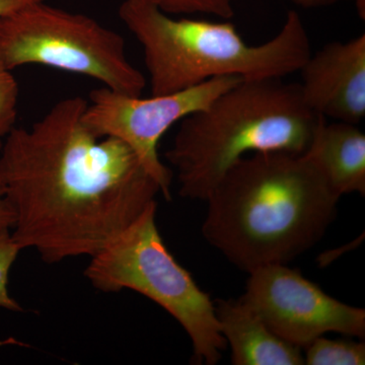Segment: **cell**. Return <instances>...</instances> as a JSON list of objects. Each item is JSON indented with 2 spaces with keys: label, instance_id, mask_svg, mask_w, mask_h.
I'll return each instance as SVG.
<instances>
[{
  "label": "cell",
  "instance_id": "6da1fadb",
  "mask_svg": "<svg viewBox=\"0 0 365 365\" xmlns=\"http://www.w3.org/2000/svg\"><path fill=\"white\" fill-rule=\"evenodd\" d=\"M86 106L63 98L31 128L14 127L0 148L13 239L48 264L100 253L160 193L126 143L88 128Z\"/></svg>",
  "mask_w": 365,
  "mask_h": 365
},
{
  "label": "cell",
  "instance_id": "7a4b0ae2",
  "mask_svg": "<svg viewBox=\"0 0 365 365\" xmlns=\"http://www.w3.org/2000/svg\"><path fill=\"white\" fill-rule=\"evenodd\" d=\"M340 197L304 155L253 153L206 199V241L247 273L287 264L321 241Z\"/></svg>",
  "mask_w": 365,
  "mask_h": 365
},
{
  "label": "cell",
  "instance_id": "3957f363",
  "mask_svg": "<svg viewBox=\"0 0 365 365\" xmlns=\"http://www.w3.org/2000/svg\"><path fill=\"white\" fill-rule=\"evenodd\" d=\"M319 117L302 100L299 83L242 81L180 122L165 153L180 195L206 201L225 173L253 153L304 155Z\"/></svg>",
  "mask_w": 365,
  "mask_h": 365
},
{
  "label": "cell",
  "instance_id": "277c9868",
  "mask_svg": "<svg viewBox=\"0 0 365 365\" xmlns=\"http://www.w3.org/2000/svg\"><path fill=\"white\" fill-rule=\"evenodd\" d=\"M119 18L143 50L151 96L176 93L222 76L244 81L284 78L311 55L309 34L299 13L260 45H250L228 20L175 18L148 0H123Z\"/></svg>",
  "mask_w": 365,
  "mask_h": 365
},
{
  "label": "cell",
  "instance_id": "5b68a950",
  "mask_svg": "<svg viewBox=\"0 0 365 365\" xmlns=\"http://www.w3.org/2000/svg\"><path fill=\"white\" fill-rule=\"evenodd\" d=\"M150 204L100 253L91 257L86 277L96 289H130L162 307L188 334L197 364L215 365L227 349L215 302L196 284L165 246Z\"/></svg>",
  "mask_w": 365,
  "mask_h": 365
},
{
  "label": "cell",
  "instance_id": "8992f818",
  "mask_svg": "<svg viewBox=\"0 0 365 365\" xmlns=\"http://www.w3.org/2000/svg\"><path fill=\"white\" fill-rule=\"evenodd\" d=\"M0 59L7 69L43 66L100 81L140 97L146 86L120 34L86 14L35 2L0 19Z\"/></svg>",
  "mask_w": 365,
  "mask_h": 365
},
{
  "label": "cell",
  "instance_id": "52a82bcc",
  "mask_svg": "<svg viewBox=\"0 0 365 365\" xmlns=\"http://www.w3.org/2000/svg\"><path fill=\"white\" fill-rule=\"evenodd\" d=\"M237 76H222L176 93L131 97L102 86L91 91L83 120L98 137H114L135 153L144 170L170 199L173 173L158 155V143L173 125L202 111L218 96L241 83Z\"/></svg>",
  "mask_w": 365,
  "mask_h": 365
},
{
  "label": "cell",
  "instance_id": "ba28073f",
  "mask_svg": "<svg viewBox=\"0 0 365 365\" xmlns=\"http://www.w3.org/2000/svg\"><path fill=\"white\" fill-rule=\"evenodd\" d=\"M249 274L242 299L281 339L302 350L327 333L365 337V311L334 299L287 264Z\"/></svg>",
  "mask_w": 365,
  "mask_h": 365
},
{
  "label": "cell",
  "instance_id": "9c48e42d",
  "mask_svg": "<svg viewBox=\"0 0 365 365\" xmlns=\"http://www.w3.org/2000/svg\"><path fill=\"white\" fill-rule=\"evenodd\" d=\"M302 100L319 116L359 125L365 117V34L311 53L300 68Z\"/></svg>",
  "mask_w": 365,
  "mask_h": 365
},
{
  "label": "cell",
  "instance_id": "30bf717a",
  "mask_svg": "<svg viewBox=\"0 0 365 365\" xmlns=\"http://www.w3.org/2000/svg\"><path fill=\"white\" fill-rule=\"evenodd\" d=\"M215 306L220 332L232 350V364H304L302 348L281 339L242 297L218 299Z\"/></svg>",
  "mask_w": 365,
  "mask_h": 365
},
{
  "label": "cell",
  "instance_id": "8fae6325",
  "mask_svg": "<svg viewBox=\"0 0 365 365\" xmlns=\"http://www.w3.org/2000/svg\"><path fill=\"white\" fill-rule=\"evenodd\" d=\"M304 155L338 196L365 195V134L359 125L319 116Z\"/></svg>",
  "mask_w": 365,
  "mask_h": 365
},
{
  "label": "cell",
  "instance_id": "7c38bea8",
  "mask_svg": "<svg viewBox=\"0 0 365 365\" xmlns=\"http://www.w3.org/2000/svg\"><path fill=\"white\" fill-rule=\"evenodd\" d=\"M304 350L307 365H364L365 344L352 340H333L321 336Z\"/></svg>",
  "mask_w": 365,
  "mask_h": 365
},
{
  "label": "cell",
  "instance_id": "4fadbf2b",
  "mask_svg": "<svg viewBox=\"0 0 365 365\" xmlns=\"http://www.w3.org/2000/svg\"><path fill=\"white\" fill-rule=\"evenodd\" d=\"M170 16L206 14L220 20H230L235 16L237 0H148Z\"/></svg>",
  "mask_w": 365,
  "mask_h": 365
},
{
  "label": "cell",
  "instance_id": "5bb4252c",
  "mask_svg": "<svg viewBox=\"0 0 365 365\" xmlns=\"http://www.w3.org/2000/svg\"><path fill=\"white\" fill-rule=\"evenodd\" d=\"M19 96L18 81L0 59V148L16 125Z\"/></svg>",
  "mask_w": 365,
  "mask_h": 365
},
{
  "label": "cell",
  "instance_id": "9a60e30c",
  "mask_svg": "<svg viewBox=\"0 0 365 365\" xmlns=\"http://www.w3.org/2000/svg\"><path fill=\"white\" fill-rule=\"evenodd\" d=\"M21 250L11 235V228L0 227V307L9 311H23V307L9 292L11 269Z\"/></svg>",
  "mask_w": 365,
  "mask_h": 365
},
{
  "label": "cell",
  "instance_id": "2e32d148",
  "mask_svg": "<svg viewBox=\"0 0 365 365\" xmlns=\"http://www.w3.org/2000/svg\"><path fill=\"white\" fill-rule=\"evenodd\" d=\"M292 4H297L300 7H306V9H314V7H323L332 6V4H338L340 1H346V0H289ZM356 6L357 13L361 20L365 19V0H352Z\"/></svg>",
  "mask_w": 365,
  "mask_h": 365
},
{
  "label": "cell",
  "instance_id": "e0dca14e",
  "mask_svg": "<svg viewBox=\"0 0 365 365\" xmlns=\"http://www.w3.org/2000/svg\"><path fill=\"white\" fill-rule=\"evenodd\" d=\"M41 0H0V19Z\"/></svg>",
  "mask_w": 365,
  "mask_h": 365
},
{
  "label": "cell",
  "instance_id": "ac0fdd59",
  "mask_svg": "<svg viewBox=\"0 0 365 365\" xmlns=\"http://www.w3.org/2000/svg\"><path fill=\"white\" fill-rule=\"evenodd\" d=\"M14 225V215L13 209L7 203L1 190H0V227L13 228Z\"/></svg>",
  "mask_w": 365,
  "mask_h": 365
}]
</instances>
